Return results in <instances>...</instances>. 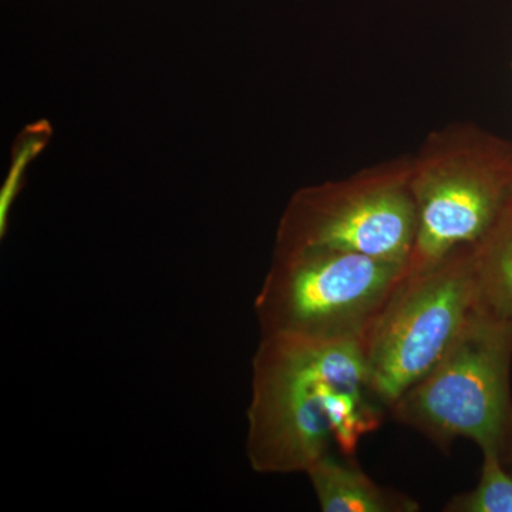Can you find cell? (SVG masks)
Returning <instances> with one entry per match:
<instances>
[{
  "instance_id": "6",
  "label": "cell",
  "mask_w": 512,
  "mask_h": 512,
  "mask_svg": "<svg viewBox=\"0 0 512 512\" xmlns=\"http://www.w3.org/2000/svg\"><path fill=\"white\" fill-rule=\"evenodd\" d=\"M474 303V248L403 276L363 340L370 384L389 412L447 352Z\"/></svg>"
},
{
  "instance_id": "4",
  "label": "cell",
  "mask_w": 512,
  "mask_h": 512,
  "mask_svg": "<svg viewBox=\"0 0 512 512\" xmlns=\"http://www.w3.org/2000/svg\"><path fill=\"white\" fill-rule=\"evenodd\" d=\"M512 323L474 308L436 366L390 413L447 450L458 439L501 450L512 423Z\"/></svg>"
},
{
  "instance_id": "5",
  "label": "cell",
  "mask_w": 512,
  "mask_h": 512,
  "mask_svg": "<svg viewBox=\"0 0 512 512\" xmlns=\"http://www.w3.org/2000/svg\"><path fill=\"white\" fill-rule=\"evenodd\" d=\"M412 156L296 191L276 229L274 254L345 249L409 265L417 235Z\"/></svg>"
},
{
  "instance_id": "8",
  "label": "cell",
  "mask_w": 512,
  "mask_h": 512,
  "mask_svg": "<svg viewBox=\"0 0 512 512\" xmlns=\"http://www.w3.org/2000/svg\"><path fill=\"white\" fill-rule=\"evenodd\" d=\"M474 275V308L512 323V208L474 248Z\"/></svg>"
},
{
  "instance_id": "10",
  "label": "cell",
  "mask_w": 512,
  "mask_h": 512,
  "mask_svg": "<svg viewBox=\"0 0 512 512\" xmlns=\"http://www.w3.org/2000/svg\"><path fill=\"white\" fill-rule=\"evenodd\" d=\"M501 458L507 467L512 471V423L510 429H508L507 434H505V439L503 441V446H501L500 450Z\"/></svg>"
},
{
  "instance_id": "2",
  "label": "cell",
  "mask_w": 512,
  "mask_h": 512,
  "mask_svg": "<svg viewBox=\"0 0 512 512\" xmlns=\"http://www.w3.org/2000/svg\"><path fill=\"white\" fill-rule=\"evenodd\" d=\"M417 235L406 274L476 248L512 208V141L474 123L431 131L412 156Z\"/></svg>"
},
{
  "instance_id": "9",
  "label": "cell",
  "mask_w": 512,
  "mask_h": 512,
  "mask_svg": "<svg viewBox=\"0 0 512 512\" xmlns=\"http://www.w3.org/2000/svg\"><path fill=\"white\" fill-rule=\"evenodd\" d=\"M483 467L473 490L454 495L446 512H512V471L498 450H483Z\"/></svg>"
},
{
  "instance_id": "1",
  "label": "cell",
  "mask_w": 512,
  "mask_h": 512,
  "mask_svg": "<svg viewBox=\"0 0 512 512\" xmlns=\"http://www.w3.org/2000/svg\"><path fill=\"white\" fill-rule=\"evenodd\" d=\"M386 410L363 342L262 335L252 359L249 463L256 473H306L333 446L353 456Z\"/></svg>"
},
{
  "instance_id": "7",
  "label": "cell",
  "mask_w": 512,
  "mask_h": 512,
  "mask_svg": "<svg viewBox=\"0 0 512 512\" xmlns=\"http://www.w3.org/2000/svg\"><path fill=\"white\" fill-rule=\"evenodd\" d=\"M329 453L306 470L323 512H417L419 501L376 483L353 456Z\"/></svg>"
},
{
  "instance_id": "3",
  "label": "cell",
  "mask_w": 512,
  "mask_h": 512,
  "mask_svg": "<svg viewBox=\"0 0 512 512\" xmlns=\"http://www.w3.org/2000/svg\"><path fill=\"white\" fill-rule=\"evenodd\" d=\"M406 268L328 247L274 254L255 299L261 335L363 342Z\"/></svg>"
}]
</instances>
